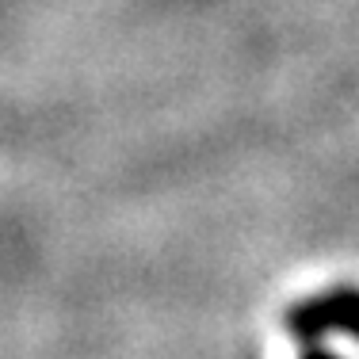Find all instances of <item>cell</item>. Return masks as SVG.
<instances>
[{"mask_svg": "<svg viewBox=\"0 0 359 359\" xmlns=\"http://www.w3.org/2000/svg\"><path fill=\"white\" fill-rule=\"evenodd\" d=\"M329 352L340 359H359V340L352 337H329Z\"/></svg>", "mask_w": 359, "mask_h": 359, "instance_id": "6da1fadb", "label": "cell"}, {"mask_svg": "<svg viewBox=\"0 0 359 359\" xmlns=\"http://www.w3.org/2000/svg\"><path fill=\"white\" fill-rule=\"evenodd\" d=\"M268 359H298V355H294V348H290V340H271Z\"/></svg>", "mask_w": 359, "mask_h": 359, "instance_id": "7a4b0ae2", "label": "cell"}]
</instances>
